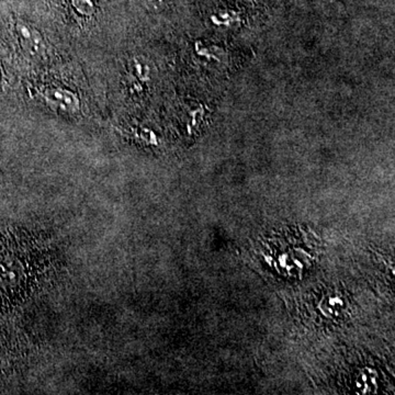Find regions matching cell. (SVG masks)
<instances>
[{"instance_id": "6da1fadb", "label": "cell", "mask_w": 395, "mask_h": 395, "mask_svg": "<svg viewBox=\"0 0 395 395\" xmlns=\"http://www.w3.org/2000/svg\"><path fill=\"white\" fill-rule=\"evenodd\" d=\"M42 97L47 106L61 114H76L81 108L78 95L65 87L47 86L42 90Z\"/></svg>"}, {"instance_id": "7a4b0ae2", "label": "cell", "mask_w": 395, "mask_h": 395, "mask_svg": "<svg viewBox=\"0 0 395 395\" xmlns=\"http://www.w3.org/2000/svg\"><path fill=\"white\" fill-rule=\"evenodd\" d=\"M16 32L19 38L22 47L33 56H44L46 51V44L43 36L36 30V28L27 22L17 21Z\"/></svg>"}, {"instance_id": "5b68a950", "label": "cell", "mask_w": 395, "mask_h": 395, "mask_svg": "<svg viewBox=\"0 0 395 395\" xmlns=\"http://www.w3.org/2000/svg\"><path fill=\"white\" fill-rule=\"evenodd\" d=\"M129 72H130L132 77H136L140 81H147V77H149L147 66L142 61L138 60V58H133L129 63Z\"/></svg>"}, {"instance_id": "3957f363", "label": "cell", "mask_w": 395, "mask_h": 395, "mask_svg": "<svg viewBox=\"0 0 395 395\" xmlns=\"http://www.w3.org/2000/svg\"><path fill=\"white\" fill-rule=\"evenodd\" d=\"M21 276L22 266L18 260L7 258L0 261V287H14Z\"/></svg>"}, {"instance_id": "8992f818", "label": "cell", "mask_w": 395, "mask_h": 395, "mask_svg": "<svg viewBox=\"0 0 395 395\" xmlns=\"http://www.w3.org/2000/svg\"><path fill=\"white\" fill-rule=\"evenodd\" d=\"M142 3L151 10H160L165 5V0H142Z\"/></svg>"}, {"instance_id": "277c9868", "label": "cell", "mask_w": 395, "mask_h": 395, "mask_svg": "<svg viewBox=\"0 0 395 395\" xmlns=\"http://www.w3.org/2000/svg\"><path fill=\"white\" fill-rule=\"evenodd\" d=\"M72 5L81 16L90 17L96 12V0H72Z\"/></svg>"}]
</instances>
